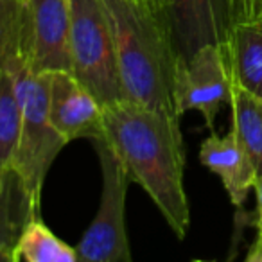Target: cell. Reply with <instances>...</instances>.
Masks as SVG:
<instances>
[{
    "instance_id": "cell-3",
    "label": "cell",
    "mask_w": 262,
    "mask_h": 262,
    "mask_svg": "<svg viewBox=\"0 0 262 262\" xmlns=\"http://www.w3.org/2000/svg\"><path fill=\"white\" fill-rule=\"evenodd\" d=\"M4 69L11 74L13 88L22 110L13 172L26 194L31 217H38L45 176L59 151L67 146L49 113L51 72H33L29 52L13 54L6 61Z\"/></svg>"
},
{
    "instance_id": "cell-8",
    "label": "cell",
    "mask_w": 262,
    "mask_h": 262,
    "mask_svg": "<svg viewBox=\"0 0 262 262\" xmlns=\"http://www.w3.org/2000/svg\"><path fill=\"white\" fill-rule=\"evenodd\" d=\"M27 6L31 18L33 72H72L69 0H27Z\"/></svg>"
},
{
    "instance_id": "cell-14",
    "label": "cell",
    "mask_w": 262,
    "mask_h": 262,
    "mask_svg": "<svg viewBox=\"0 0 262 262\" xmlns=\"http://www.w3.org/2000/svg\"><path fill=\"white\" fill-rule=\"evenodd\" d=\"M77 262L76 248L56 237L38 217L26 221L15 246V262Z\"/></svg>"
},
{
    "instance_id": "cell-1",
    "label": "cell",
    "mask_w": 262,
    "mask_h": 262,
    "mask_svg": "<svg viewBox=\"0 0 262 262\" xmlns=\"http://www.w3.org/2000/svg\"><path fill=\"white\" fill-rule=\"evenodd\" d=\"M102 127L129 178L149 194L176 237L185 239L190 208L180 117L124 99L102 106Z\"/></svg>"
},
{
    "instance_id": "cell-5",
    "label": "cell",
    "mask_w": 262,
    "mask_h": 262,
    "mask_svg": "<svg viewBox=\"0 0 262 262\" xmlns=\"http://www.w3.org/2000/svg\"><path fill=\"white\" fill-rule=\"evenodd\" d=\"M92 144L101 164L102 192L97 214L76 246L77 257L81 262H129L131 250L124 210L131 178L124 162L104 137L92 140Z\"/></svg>"
},
{
    "instance_id": "cell-20",
    "label": "cell",
    "mask_w": 262,
    "mask_h": 262,
    "mask_svg": "<svg viewBox=\"0 0 262 262\" xmlns=\"http://www.w3.org/2000/svg\"><path fill=\"white\" fill-rule=\"evenodd\" d=\"M260 13H262V9H260Z\"/></svg>"
},
{
    "instance_id": "cell-17",
    "label": "cell",
    "mask_w": 262,
    "mask_h": 262,
    "mask_svg": "<svg viewBox=\"0 0 262 262\" xmlns=\"http://www.w3.org/2000/svg\"><path fill=\"white\" fill-rule=\"evenodd\" d=\"M255 196H257V210H255L253 225L257 228V237H255L253 246L250 248V253L246 255L248 260L262 262V178L255 182Z\"/></svg>"
},
{
    "instance_id": "cell-7",
    "label": "cell",
    "mask_w": 262,
    "mask_h": 262,
    "mask_svg": "<svg viewBox=\"0 0 262 262\" xmlns=\"http://www.w3.org/2000/svg\"><path fill=\"white\" fill-rule=\"evenodd\" d=\"M49 113L67 144L76 139H102V106L69 70L51 72Z\"/></svg>"
},
{
    "instance_id": "cell-11",
    "label": "cell",
    "mask_w": 262,
    "mask_h": 262,
    "mask_svg": "<svg viewBox=\"0 0 262 262\" xmlns=\"http://www.w3.org/2000/svg\"><path fill=\"white\" fill-rule=\"evenodd\" d=\"M223 45L232 79L262 99V13L235 20Z\"/></svg>"
},
{
    "instance_id": "cell-15",
    "label": "cell",
    "mask_w": 262,
    "mask_h": 262,
    "mask_svg": "<svg viewBox=\"0 0 262 262\" xmlns=\"http://www.w3.org/2000/svg\"><path fill=\"white\" fill-rule=\"evenodd\" d=\"M27 219L29 205L15 174L8 189L0 190V260L15 262L16 241Z\"/></svg>"
},
{
    "instance_id": "cell-13",
    "label": "cell",
    "mask_w": 262,
    "mask_h": 262,
    "mask_svg": "<svg viewBox=\"0 0 262 262\" xmlns=\"http://www.w3.org/2000/svg\"><path fill=\"white\" fill-rule=\"evenodd\" d=\"M22 110L13 88L11 74L0 72V190L8 189L15 178L13 162L20 139Z\"/></svg>"
},
{
    "instance_id": "cell-12",
    "label": "cell",
    "mask_w": 262,
    "mask_h": 262,
    "mask_svg": "<svg viewBox=\"0 0 262 262\" xmlns=\"http://www.w3.org/2000/svg\"><path fill=\"white\" fill-rule=\"evenodd\" d=\"M228 106L232 110L233 133L250 157L257 180L262 178V99L244 90L232 79Z\"/></svg>"
},
{
    "instance_id": "cell-10",
    "label": "cell",
    "mask_w": 262,
    "mask_h": 262,
    "mask_svg": "<svg viewBox=\"0 0 262 262\" xmlns=\"http://www.w3.org/2000/svg\"><path fill=\"white\" fill-rule=\"evenodd\" d=\"M200 160L205 167L221 178L233 207L243 208L248 194L255 187L257 172L232 127L223 137L210 131V135L200 147Z\"/></svg>"
},
{
    "instance_id": "cell-18",
    "label": "cell",
    "mask_w": 262,
    "mask_h": 262,
    "mask_svg": "<svg viewBox=\"0 0 262 262\" xmlns=\"http://www.w3.org/2000/svg\"><path fill=\"white\" fill-rule=\"evenodd\" d=\"M230 9H232L233 22L246 16L258 15L262 9V0H230Z\"/></svg>"
},
{
    "instance_id": "cell-2",
    "label": "cell",
    "mask_w": 262,
    "mask_h": 262,
    "mask_svg": "<svg viewBox=\"0 0 262 262\" xmlns=\"http://www.w3.org/2000/svg\"><path fill=\"white\" fill-rule=\"evenodd\" d=\"M112 27L120 81L127 101L174 113L178 49L167 11L139 0H102Z\"/></svg>"
},
{
    "instance_id": "cell-19",
    "label": "cell",
    "mask_w": 262,
    "mask_h": 262,
    "mask_svg": "<svg viewBox=\"0 0 262 262\" xmlns=\"http://www.w3.org/2000/svg\"><path fill=\"white\" fill-rule=\"evenodd\" d=\"M139 2H142L144 6L155 9V11H167L169 4H171V0H139Z\"/></svg>"
},
{
    "instance_id": "cell-9",
    "label": "cell",
    "mask_w": 262,
    "mask_h": 262,
    "mask_svg": "<svg viewBox=\"0 0 262 262\" xmlns=\"http://www.w3.org/2000/svg\"><path fill=\"white\" fill-rule=\"evenodd\" d=\"M167 13L182 58L207 43H225L233 24L230 0H171Z\"/></svg>"
},
{
    "instance_id": "cell-6",
    "label": "cell",
    "mask_w": 262,
    "mask_h": 262,
    "mask_svg": "<svg viewBox=\"0 0 262 262\" xmlns=\"http://www.w3.org/2000/svg\"><path fill=\"white\" fill-rule=\"evenodd\" d=\"M230 92L232 72L223 43H207L189 58L178 56L172 88L178 117L196 110L203 115L208 129L214 131V120L230 102Z\"/></svg>"
},
{
    "instance_id": "cell-4",
    "label": "cell",
    "mask_w": 262,
    "mask_h": 262,
    "mask_svg": "<svg viewBox=\"0 0 262 262\" xmlns=\"http://www.w3.org/2000/svg\"><path fill=\"white\" fill-rule=\"evenodd\" d=\"M72 74L101 106L124 101L117 51L102 0H69Z\"/></svg>"
},
{
    "instance_id": "cell-16",
    "label": "cell",
    "mask_w": 262,
    "mask_h": 262,
    "mask_svg": "<svg viewBox=\"0 0 262 262\" xmlns=\"http://www.w3.org/2000/svg\"><path fill=\"white\" fill-rule=\"evenodd\" d=\"M16 52L31 56V18L27 0H0V72Z\"/></svg>"
}]
</instances>
